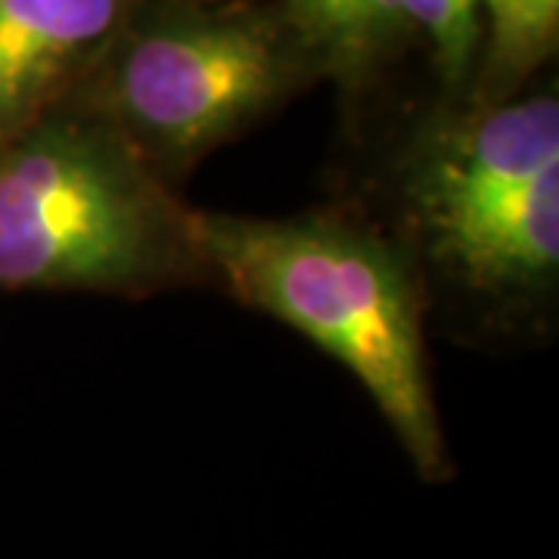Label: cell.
Listing matches in <instances>:
<instances>
[{
  "label": "cell",
  "instance_id": "cell-1",
  "mask_svg": "<svg viewBox=\"0 0 559 559\" xmlns=\"http://www.w3.org/2000/svg\"><path fill=\"white\" fill-rule=\"evenodd\" d=\"M392 202L404 255L476 318L547 323L559 286V97L439 106L401 146Z\"/></svg>",
  "mask_w": 559,
  "mask_h": 559
},
{
  "label": "cell",
  "instance_id": "cell-2",
  "mask_svg": "<svg viewBox=\"0 0 559 559\" xmlns=\"http://www.w3.org/2000/svg\"><path fill=\"white\" fill-rule=\"evenodd\" d=\"M212 277L293 326L364 385L423 479L451 473L423 330V280L392 234L342 209L286 218L193 212Z\"/></svg>",
  "mask_w": 559,
  "mask_h": 559
},
{
  "label": "cell",
  "instance_id": "cell-4",
  "mask_svg": "<svg viewBox=\"0 0 559 559\" xmlns=\"http://www.w3.org/2000/svg\"><path fill=\"white\" fill-rule=\"evenodd\" d=\"M314 81L277 0H140L75 97L175 187Z\"/></svg>",
  "mask_w": 559,
  "mask_h": 559
},
{
  "label": "cell",
  "instance_id": "cell-9",
  "mask_svg": "<svg viewBox=\"0 0 559 559\" xmlns=\"http://www.w3.org/2000/svg\"><path fill=\"white\" fill-rule=\"evenodd\" d=\"M277 3L283 16L296 28L301 44L308 47V53L314 57L320 79H323L326 62L333 57L342 28H345L348 0H277Z\"/></svg>",
  "mask_w": 559,
  "mask_h": 559
},
{
  "label": "cell",
  "instance_id": "cell-6",
  "mask_svg": "<svg viewBox=\"0 0 559 559\" xmlns=\"http://www.w3.org/2000/svg\"><path fill=\"white\" fill-rule=\"evenodd\" d=\"M481 60L463 106H498L525 94L559 47V0H481Z\"/></svg>",
  "mask_w": 559,
  "mask_h": 559
},
{
  "label": "cell",
  "instance_id": "cell-8",
  "mask_svg": "<svg viewBox=\"0 0 559 559\" xmlns=\"http://www.w3.org/2000/svg\"><path fill=\"white\" fill-rule=\"evenodd\" d=\"M414 40L426 47L441 87V106H463L481 60V0H404Z\"/></svg>",
  "mask_w": 559,
  "mask_h": 559
},
{
  "label": "cell",
  "instance_id": "cell-5",
  "mask_svg": "<svg viewBox=\"0 0 559 559\" xmlns=\"http://www.w3.org/2000/svg\"><path fill=\"white\" fill-rule=\"evenodd\" d=\"M140 0H0V146L72 100Z\"/></svg>",
  "mask_w": 559,
  "mask_h": 559
},
{
  "label": "cell",
  "instance_id": "cell-3",
  "mask_svg": "<svg viewBox=\"0 0 559 559\" xmlns=\"http://www.w3.org/2000/svg\"><path fill=\"white\" fill-rule=\"evenodd\" d=\"M212 280L193 209L84 100L0 146V289L143 299Z\"/></svg>",
  "mask_w": 559,
  "mask_h": 559
},
{
  "label": "cell",
  "instance_id": "cell-7",
  "mask_svg": "<svg viewBox=\"0 0 559 559\" xmlns=\"http://www.w3.org/2000/svg\"><path fill=\"white\" fill-rule=\"evenodd\" d=\"M414 44L404 0H348L345 28L323 79L340 87L342 100L355 103L370 94Z\"/></svg>",
  "mask_w": 559,
  "mask_h": 559
}]
</instances>
